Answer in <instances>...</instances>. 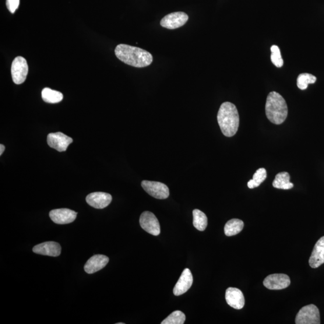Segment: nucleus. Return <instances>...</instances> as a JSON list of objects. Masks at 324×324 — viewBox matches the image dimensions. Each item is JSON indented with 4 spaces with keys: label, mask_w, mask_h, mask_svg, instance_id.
<instances>
[{
    "label": "nucleus",
    "mask_w": 324,
    "mask_h": 324,
    "mask_svg": "<svg viewBox=\"0 0 324 324\" xmlns=\"http://www.w3.org/2000/svg\"><path fill=\"white\" fill-rule=\"evenodd\" d=\"M33 251L36 254L56 257L60 255L62 248L58 242L48 241L35 246Z\"/></svg>",
    "instance_id": "13"
},
{
    "label": "nucleus",
    "mask_w": 324,
    "mask_h": 324,
    "mask_svg": "<svg viewBox=\"0 0 324 324\" xmlns=\"http://www.w3.org/2000/svg\"><path fill=\"white\" fill-rule=\"evenodd\" d=\"M5 150V147L4 145H3V144H1V145H0V155H2V154L3 153V152H4Z\"/></svg>",
    "instance_id": "27"
},
{
    "label": "nucleus",
    "mask_w": 324,
    "mask_h": 324,
    "mask_svg": "<svg viewBox=\"0 0 324 324\" xmlns=\"http://www.w3.org/2000/svg\"><path fill=\"white\" fill-rule=\"evenodd\" d=\"M19 5V0H7L6 6L8 10L12 13L15 12L18 8Z\"/></svg>",
    "instance_id": "26"
},
{
    "label": "nucleus",
    "mask_w": 324,
    "mask_h": 324,
    "mask_svg": "<svg viewBox=\"0 0 324 324\" xmlns=\"http://www.w3.org/2000/svg\"><path fill=\"white\" fill-rule=\"evenodd\" d=\"M296 324H319L320 313L318 308L314 305L304 306L297 313L295 318Z\"/></svg>",
    "instance_id": "4"
},
{
    "label": "nucleus",
    "mask_w": 324,
    "mask_h": 324,
    "mask_svg": "<svg viewBox=\"0 0 324 324\" xmlns=\"http://www.w3.org/2000/svg\"><path fill=\"white\" fill-rule=\"evenodd\" d=\"M73 139L62 132L51 133L47 136V143L49 147L59 152L65 151Z\"/></svg>",
    "instance_id": "10"
},
{
    "label": "nucleus",
    "mask_w": 324,
    "mask_h": 324,
    "mask_svg": "<svg viewBox=\"0 0 324 324\" xmlns=\"http://www.w3.org/2000/svg\"><path fill=\"white\" fill-rule=\"evenodd\" d=\"M193 276L191 270L186 269L183 271L180 277L174 288L175 296H179L186 293L192 287Z\"/></svg>",
    "instance_id": "15"
},
{
    "label": "nucleus",
    "mask_w": 324,
    "mask_h": 324,
    "mask_svg": "<svg viewBox=\"0 0 324 324\" xmlns=\"http://www.w3.org/2000/svg\"><path fill=\"white\" fill-rule=\"evenodd\" d=\"M288 106L284 98L276 91H272L267 96L266 114L269 120L275 125H281L287 119Z\"/></svg>",
    "instance_id": "3"
},
{
    "label": "nucleus",
    "mask_w": 324,
    "mask_h": 324,
    "mask_svg": "<svg viewBox=\"0 0 324 324\" xmlns=\"http://www.w3.org/2000/svg\"><path fill=\"white\" fill-rule=\"evenodd\" d=\"M117 324H125V323H123V322H119V323H117Z\"/></svg>",
    "instance_id": "28"
},
{
    "label": "nucleus",
    "mask_w": 324,
    "mask_h": 324,
    "mask_svg": "<svg viewBox=\"0 0 324 324\" xmlns=\"http://www.w3.org/2000/svg\"><path fill=\"white\" fill-rule=\"evenodd\" d=\"M115 54L119 60L135 68L149 66L152 63L153 59L152 55L149 52L125 44L117 46Z\"/></svg>",
    "instance_id": "1"
},
{
    "label": "nucleus",
    "mask_w": 324,
    "mask_h": 324,
    "mask_svg": "<svg viewBox=\"0 0 324 324\" xmlns=\"http://www.w3.org/2000/svg\"><path fill=\"white\" fill-rule=\"evenodd\" d=\"M225 298L229 306L235 309H241L245 305L244 295L238 288H229L226 291Z\"/></svg>",
    "instance_id": "14"
},
{
    "label": "nucleus",
    "mask_w": 324,
    "mask_h": 324,
    "mask_svg": "<svg viewBox=\"0 0 324 324\" xmlns=\"http://www.w3.org/2000/svg\"><path fill=\"white\" fill-rule=\"evenodd\" d=\"M274 188L279 189L289 190L294 187L290 182V175L287 172H281L276 175L273 182Z\"/></svg>",
    "instance_id": "18"
},
{
    "label": "nucleus",
    "mask_w": 324,
    "mask_h": 324,
    "mask_svg": "<svg viewBox=\"0 0 324 324\" xmlns=\"http://www.w3.org/2000/svg\"><path fill=\"white\" fill-rule=\"evenodd\" d=\"M309 263L313 269H316L324 263V236L316 243Z\"/></svg>",
    "instance_id": "17"
},
{
    "label": "nucleus",
    "mask_w": 324,
    "mask_h": 324,
    "mask_svg": "<svg viewBox=\"0 0 324 324\" xmlns=\"http://www.w3.org/2000/svg\"><path fill=\"white\" fill-rule=\"evenodd\" d=\"M217 121L225 136H234L239 125L238 112L235 105L228 102L221 104L217 114Z\"/></svg>",
    "instance_id": "2"
},
{
    "label": "nucleus",
    "mask_w": 324,
    "mask_h": 324,
    "mask_svg": "<svg viewBox=\"0 0 324 324\" xmlns=\"http://www.w3.org/2000/svg\"><path fill=\"white\" fill-rule=\"evenodd\" d=\"M193 226L198 231L205 230L208 224V219L206 214L199 210L195 209L193 211Z\"/></svg>",
    "instance_id": "21"
},
{
    "label": "nucleus",
    "mask_w": 324,
    "mask_h": 324,
    "mask_svg": "<svg viewBox=\"0 0 324 324\" xmlns=\"http://www.w3.org/2000/svg\"><path fill=\"white\" fill-rule=\"evenodd\" d=\"M29 72V67L26 59L23 57H17L14 59L12 64L11 73L14 83L23 84L26 80Z\"/></svg>",
    "instance_id": "6"
},
{
    "label": "nucleus",
    "mask_w": 324,
    "mask_h": 324,
    "mask_svg": "<svg viewBox=\"0 0 324 324\" xmlns=\"http://www.w3.org/2000/svg\"><path fill=\"white\" fill-rule=\"evenodd\" d=\"M77 213L68 209L53 210L49 213V217L54 223L59 225H66L72 223L75 221Z\"/></svg>",
    "instance_id": "11"
},
{
    "label": "nucleus",
    "mask_w": 324,
    "mask_h": 324,
    "mask_svg": "<svg viewBox=\"0 0 324 324\" xmlns=\"http://www.w3.org/2000/svg\"><path fill=\"white\" fill-rule=\"evenodd\" d=\"M271 52H272L271 59H272L273 64L277 68H281L284 65V60L281 57L280 48L276 45H273L271 47Z\"/></svg>",
    "instance_id": "25"
},
{
    "label": "nucleus",
    "mask_w": 324,
    "mask_h": 324,
    "mask_svg": "<svg viewBox=\"0 0 324 324\" xmlns=\"http://www.w3.org/2000/svg\"><path fill=\"white\" fill-rule=\"evenodd\" d=\"M186 320V315L182 312L176 311L172 312L166 319L161 322V324H183Z\"/></svg>",
    "instance_id": "24"
},
{
    "label": "nucleus",
    "mask_w": 324,
    "mask_h": 324,
    "mask_svg": "<svg viewBox=\"0 0 324 324\" xmlns=\"http://www.w3.org/2000/svg\"><path fill=\"white\" fill-rule=\"evenodd\" d=\"M264 285L269 290H280L290 286V277L285 274H273L268 276L264 280Z\"/></svg>",
    "instance_id": "8"
},
{
    "label": "nucleus",
    "mask_w": 324,
    "mask_h": 324,
    "mask_svg": "<svg viewBox=\"0 0 324 324\" xmlns=\"http://www.w3.org/2000/svg\"><path fill=\"white\" fill-rule=\"evenodd\" d=\"M316 77L309 73H301L297 77V87L302 90L308 89L309 84H314Z\"/></svg>",
    "instance_id": "23"
},
{
    "label": "nucleus",
    "mask_w": 324,
    "mask_h": 324,
    "mask_svg": "<svg viewBox=\"0 0 324 324\" xmlns=\"http://www.w3.org/2000/svg\"><path fill=\"white\" fill-rule=\"evenodd\" d=\"M140 227L151 235L157 236L160 233V226L155 215L150 211H144L139 219Z\"/></svg>",
    "instance_id": "7"
},
{
    "label": "nucleus",
    "mask_w": 324,
    "mask_h": 324,
    "mask_svg": "<svg viewBox=\"0 0 324 324\" xmlns=\"http://www.w3.org/2000/svg\"><path fill=\"white\" fill-rule=\"evenodd\" d=\"M112 199V196L105 192L91 193L86 197L88 204L97 209H102L108 207L111 202Z\"/></svg>",
    "instance_id": "12"
},
{
    "label": "nucleus",
    "mask_w": 324,
    "mask_h": 324,
    "mask_svg": "<svg viewBox=\"0 0 324 324\" xmlns=\"http://www.w3.org/2000/svg\"><path fill=\"white\" fill-rule=\"evenodd\" d=\"M108 257L103 255H94L89 260L84 266V270L88 274H93L98 272L107 265L109 262Z\"/></svg>",
    "instance_id": "16"
},
{
    "label": "nucleus",
    "mask_w": 324,
    "mask_h": 324,
    "mask_svg": "<svg viewBox=\"0 0 324 324\" xmlns=\"http://www.w3.org/2000/svg\"><path fill=\"white\" fill-rule=\"evenodd\" d=\"M141 186L147 193L155 198L165 199L170 196V190L164 183L144 180L141 183Z\"/></svg>",
    "instance_id": "5"
},
{
    "label": "nucleus",
    "mask_w": 324,
    "mask_h": 324,
    "mask_svg": "<svg viewBox=\"0 0 324 324\" xmlns=\"http://www.w3.org/2000/svg\"><path fill=\"white\" fill-rule=\"evenodd\" d=\"M189 16L185 12H178L168 14L160 21L161 27L174 30L181 27L188 22Z\"/></svg>",
    "instance_id": "9"
},
{
    "label": "nucleus",
    "mask_w": 324,
    "mask_h": 324,
    "mask_svg": "<svg viewBox=\"0 0 324 324\" xmlns=\"http://www.w3.org/2000/svg\"><path fill=\"white\" fill-rule=\"evenodd\" d=\"M267 171L265 168H259L256 171L254 175H253V178L248 183V188L249 189H254L258 188L260 184L267 178Z\"/></svg>",
    "instance_id": "22"
},
{
    "label": "nucleus",
    "mask_w": 324,
    "mask_h": 324,
    "mask_svg": "<svg viewBox=\"0 0 324 324\" xmlns=\"http://www.w3.org/2000/svg\"><path fill=\"white\" fill-rule=\"evenodd\" d=\"M42 97L47 103L57 104L63 100V95L59 91L45 88L42 91Z\"/></svg>",
    "instance_id": "20"
},
{
    "label": "nucleus",
    "mask_w": 324,
    "mask_h": 324,
    "mask_svg": "<svg viewBox=\"0 0 324 324\" xmlns=\"http://www.w3.org/2000/svg\"><path fill=\"white\" fill-rule=\"evenodd\" d=\"M244 228V223L241 220L233 219L229 220L225 225V234L228 237L238 234Z\"/></svg>",
    "instance_id": "19"
}]
</instances>
